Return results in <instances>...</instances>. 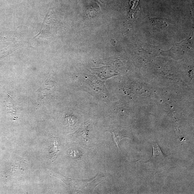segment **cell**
<instances>
[{
  "label": "cell",
  "instance_id": "6da1fadb",
  "mask_svg": "<svg viewBox=\"0 0 194 194\" xmlns=\"http://www.w3.org/2000/svg\"><path fill=\"white\" fill-rule=\"evenodd\" d=\"M100 176L97 175L95 177L88 180H75L65 179L68 185L74 192H91L97 185L100 183Z\"/></svg>",
  "mask_w": 194,
  "mask_h": 194
},
{
  "label": "cell",
  "instance_id": "52a82bcc",
  "mask_svg": "<svg viewBox=\"0 0 194 194\" xmlns=\"http://www.w3.org/2000/svg\"><path fill=\"white\" fill-rule=\"evenodd\" d=\"M58 143L57 141L55 140V139H54V146L52 147H51L50 149V154H51V156H52V157L54 158L56 157L58 152L59 151V150L57 149V146Z\"/></svg>",
  "mask_w": 194,
  "mask_h": 194
},
{
  "label": "cell",
  "instance_id": "7a4b0ae2",
  "mask_svg": "<svg viewBox=\"0 0 194 194\" xmlns=\"http://www.w3.org/2000/svg\"><path fill=\"white\" fill-rule=\"evenodd\" d=\"M152 146H153V154L150 160L155 161L158 160H164L165 156L163 154L158 143L156 142H154Z\"/></svg>",
  "mask_w": 194,
  "mask_h": 194
},
{
  "label": "cell",
  "instance_id": "5b68a950",
  "mask_svg": "<svg viewBox=\"0 0 194 194\" xmlns=\"http://www.w3.org/2000/svg\"><path fill=\"white\" fill-rule=\"evenodd\" d=\"M69 157L73 159H80L82 156V154L78 150L70 149L68 151Z\"/></svg>",
  "mask_w": 194,
  "mask_h": 194
},
{
  "label": "cell",
  "instance_id": "3957f363",
  "mask_svg": "<svg viewBox=\"0 0 194 194\" xmlns=\"http://www.w3.org/2000/svg\"><path fill=\"white\" fill-rule=\"evenodd\" d=\"M88 130L86 128V127H82V128L79 129L78 131H77L76 133L74 134V136L80 137H81L84 140L87 141L89 138H88Z\"/></svg>",
  "mask_w": 194,
  "mask_h": 194
},
{
  "label": "cell",
  "instance_id": "277c9868",
  "mask_svg": "<svg viewBox=\"0 0 194 194\" xmlns=\"http://www.w3.org/2000/svg\"><path fill=\"white\" fill-rule=\"evenodd\" d=\"M112 133H113V138L114 141L115 142L118 148L119 143H120L121 140L125 138H129L125 134L121 133L120 132L114 131L112 132Z\"/></svg>",
  "mask_w": 194,
  "mask_h": 194
},
{
  "label": "cell",
  "instance_id": "8992f818",
  "mask_svg": "<svg viewBox=\"0 0 194 194\" xmlns=\"http://www.w3.org/2000/svg\"><path fill=\"white\" fill-rule=\"evenodd\" d=\"M131 3L132 6L130 14L132 17H134L136 16L138 11L139 0H131Z\"/></svg>",
  "mask_w": 194,
  "mask_h": 194
},
{
  "label": "cell",
  "instance_id": "ba28073f",
  "mask_svg": "<svg viewBox=\"0 0 194 194\" xmlns=\"http://www.w3.org/2000/svg\"><path fill=\"white\" fill-rule=\"evenodd\" d=\"M66 120H67V122L70 125H74L77 123V118L75 117L72 116H66Z\"/></svg>",
  "mask_w": 194,
  "mask_h": 194
}]
</instances>
